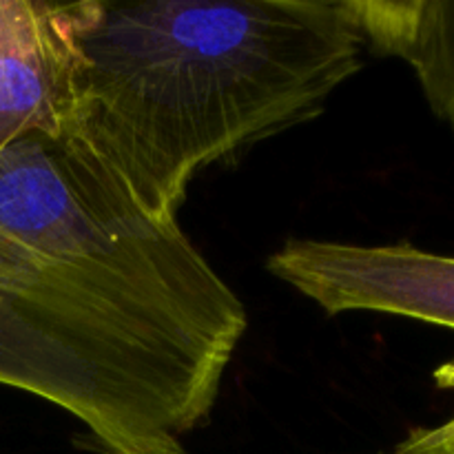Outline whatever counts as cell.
<instances>
[{
  "instance_id": "1",
  "label": "cell",
  "mask_w": 454,
  "mask_h": 454,
  "mask_svg": "<svg viewBox=\"0 0 454 454\" xmlns=\"http://www.w3.org/2000/svg\"><path fill=\"white\" fill-rule=\"evenodd\" d=\"M247 324L177 217L71 129L0 149V386L71 412L100 454H186Z\"/></svg>"
},
{
  "instance_id": "2",
  "label": "cell",
  "mask_w": 454,
  "mask_h": 454,
  "mask_svg": "<svg viewBox=\"0 0 454 454\" xmlns=\"http://www.w3.org/2000/svg\"><path fill=\"white\" fill-rule=\"evenodd\" d=\"M364 47L350 0H89L71 131L177 217L200 168L313 120Z\"/></svg>"
},
{
  "instance_id": "3",
  "label": "cell",
  "mask_w": 454,
  "mask_h": 454,
  "mask_svg": "<svg viewBox=\"0 0 454 454\" xmlns=\"http://www.w3.org/2000/svg\"><path fill=\"white\" fill-rule=\"evenodd\" d=\"M266 266L328 315L375 310L454 331V257L408 244L288 239Z\"/></svg>"
},
{
  "instance_id": "4",
  "label": "cell",
  "mask_w": 454,
  "mask_h": 454,
  "mask_svg": "<svg viewBox=\"0 0 454 454\" xmlns=\"http://www.w3.org/2000/svg\"><path fill=\"white\" fill-rule=\"evenodd\" d=\"M82 3L0 0V149L71 129L82 71Z\"/></svg>"
},
{
  "instance_id": "5",
  "label": "cell",
  "mask_w": 454,
  "mask_h": 454,
  "mask_svg": "<svg viewBox=\"0 0 454 454\" xmlns=\"http://www.w3.org/2000/svg\"><path fill=\"white\" fill-rule=\"evenodd\" d=\"M350 7L364 44L406 62L454 133V0H350Z\"/></svg>"
},
{
  "instance_id": "6",
  "label": "cell",
  "mask_w": 454,
  "mask_h": 454,
  "mask_svg": "<svg viewBox=\"0 0 454 454\" xmlns=\"http://www.w3.org/2000/svg\"><path fill=\"white\" fill-rule=\"evenodd\" d=\"M388 454H450L443 443L439 428L415 430L406 442L399 443L393 452Z\"/></svg>"
},
{
  "instance_id": "7",
  "label": "cell",
  "mask_w": 454,
  "mask_h": 454,
  "mask_svg": "<svg viewBox=\"0 0 454 454\" xmlns=\"http://www.w3.org/2000/svg\"><path fill=\"white\" fill-rule=\"evenodd\" d=\"M437 428L439 433H442V439L443 443H446V448L450 450V454H454V415L446 421V424L437 426Z\"/></svg>"
}]
</instances>
